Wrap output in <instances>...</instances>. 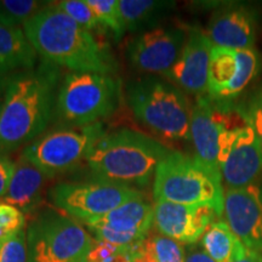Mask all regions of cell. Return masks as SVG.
I'll list each match as a JSON object with an SVG mask.
<instances>
[{
    "label": "cell",
    "instance_id": "1",
    "mask_svg": "<svg viewBox=\"0 0 262 262\" xmlns=\"http://www.w3.org/2000/svg\"><path fill=\"white\" fill-rule=\"evenodd\" d=\"M60 68L41 61L12 74L0 113V150H12L40 136L51 122Z\"/></svg>",
    "mask_w": 262,
    "mask_h": 262
},
{
    "label": "cell",
    "instance_id": "2",
    "mask_svg": "<svg viewBox=\"0 0 262 262\" xmlns=\"http://www.w3.org/2000/svg\"><path fill=\"white\" fill-rule=\"evenodd\" d=\"M24 32L42 60L57 67L104 74L116 68L113 57L93 33L56 4L44 6L24 26Z\"/></svg>",
    "mask_w": 262,
    "mask_h": 262
},
{
    "label": "cell",
    "instance_id": "3",
    "mask_svg": "<svg viewBox=\"0 0 262 262\" xmlns=\"http://www.w3.org/2000/svg\"><path fill=\"white\" fill-rule=\"evenodd\" d=\"M170 152L146 134L119 129L103 134L90 149L86 162L97 180L135 188L148 185Z\"/></svg>",
    "mask_w": 262,
    "mask_h": 262
},
{
    "label": "cell",
    "instance_id": "4",
    "mask_svg": "<svg viewBox=\"0 0 262 262\" xmlns=\"http://www.w3.org/2000/svg\"><path fill=\"white\" fill-rule=\"evenodd\" d=\"M156 202L183 205H210L219 216L224 211L225 189L221 173L212 171L195 157L170 152L155 173Z\"/></svg>",
    "mask_w": 262,
    "mask_h": 262
},
{
    "label": "cell",
    "instance_id": "5",
    "mask_svg": "<svg viewBox=\"0 0 262 262\" xmlns=\"http://www.w3.org/2000/svg\"><path fill=\"white\" fill-rule=\"evenodd\" d=\"M127 103L135 117L157 135L169 140H188L192 107L176 85L158 77L130 81Z\"/></svg>",
    "mask_w": 262,
    "mask_h": 262
},
{
    "label": "cell",
    "instance_id": "6",
    "mask_svg": "<svg viewBox=\"0 0 262 262\" xmlns=\"http://www.w3.org/2000/svg\"><path fill=\"white\" fill-rule=\"evenodd\" d=\"M56 112L64 123L88 126L111 116L120 100V83L111 74L71 72L62 80Z\"/></svg>",
    "mask_w": 262,
    "mask_h": 262
},
{
    "label": "cell",
    "instance_id": "7",
    "mask_svg": "<svg viewBox=\"0 0 262 262\" xmlns=\"http://www.w3.org/2000/svg\"><path fill=\"white\" fill-rule=\"evenodd\" d=\"M94 242L75 220L44 215L28 229V262H85Z\"/></svg>",
    "mask_w": 262,
    "mask_h": 262
},
{
    "label": "cell",
    "instance_id": "8",
    "mask_svg": "<svg viewBox=\"0 0 262 262\" xmlns=\"http://www.w3.org/2000/svg\"><path fill=\"white\" fill-rule=\"evenodd\" d=\"M103 134L100 123L57 130L29 143L22 156L51 179L70 171L84 158L86 159L90 149Z\"/></svg>",
    "mask_w": 262,
    "mask_h": 262
},
{
    "label": "cell",
    "instance_id": "9",
    "mask_svg": "<svg viewBox=\"0 0 262 262\" xmlns=\"http://www.w3.org/2000/svg\"><path fill=\"white\" fill-rule=\"evenodd\" d=\"M142 195V192L136 188L102 180L60 183L50 191L51 202L58 209L86 225Z\"/></svg>",
    "mask_w": 262,
    "mask_h": 262
},
{
    "label": "cell",
    "instance_id": "10",
    "mask_svg": "<svg viewBox=\"0 0 262 262\" xmlns=\"http://www.w3.org/2000/svg\"><path fill=\"white\" fill-rule=\"evenodd\" d=\"M249 125L243 110L233 108L227 102H217L208 95L196 97L191 112L189 135L194 146L195 158L211 169L220 172L219 152L222 134L227 129Z\"/></svg>",
    "mask_w": 262,
    "mask_h": 262
},
{
    "label": "cell",
    "instance_id": "11",
    "mask_svg": "<svg viewBox=\"0 0 262 262\" xmlns=\"http://www.w3.org/2000/svg\"><path fill=\"white\" fill-rule=\"evenodd\" d=\"M219 165L226 189L258 186L262 179V146L250 125L222 134Z\"/></svg>",
    "mask_w": 262,
    "mask_h": 262
},
{
    "label": "cell",
    "instance_id": "12",
    "mask_svg": "<svg viewBox=\"0 0 262 262\" xmlns=\"http://www.w3.org/2000/svg\"><path fill=\"white\" fill-rule=\"evenodd\" d=\"M261 61L255 49L232 50L214 47L208 74V95L217 102L229 103L257 77Z\"/></svg>",
    "mask_w": 262,
    "mask_h": 262
},
{
    "label": "cell",
    "instance_id": "13",
    "mask_svg": "<svg viewBox=\"0 0 262 262\" xmlns=\"http://www.w3.org/2000/svg\"><path fill=\"white\" fill-rule=\"evenodd\" d=\"M187 32L179 27H156L136 35L127 45L133 67L146 73L165 75L171 71L185 47Z\"/></svg>",
    "mask_w": 262,
    "mask_h": 262
},
{
    "label": "cell",
    "instance_id": "14",
    "mask_svg": "<svg viewBox=\"0 0 262 262\" xmlns=\"http://www.w3.org/2000/svg\"><path fill=\"white\" fill-rule=\"evenodd\" d=\"M224 221L249 250L262 253V188L225 189Z\"/></svg>",
    "mask_w": 262,
    "mask_h": 262
},
{
    "label": "cell",
    "instance_id": "15",
    "mask_svg": "<svg viewBox=\"0 0 262 262\" xmlns=\"http://www.w3.org/2000/svg\"><path fill=\"white\" fill-rule=\"evenodd\" d=\"M216 217L220 216L210 205H183L170 202H156L153 205L156 231L181 244L196 243Z\"/></svg>",
    "mask_w": 262,
    "mask_h": 262
},
{
    "label": "cell",
    "instance_id": "16",
    "mask_svg": "<svg viewBox=\"0 0 262 262\" xmlns=\"http://www.w3.org/2000/svg\"><path fill=\"white\" fill-rule=\"evenodd\" d=\"M212 48L214 44L205 32L196 27L189 28L181 55L166 77L186 93L204 96L208 93Z\"/></svg>",
    "mask_w": 262,
    "mask_h": 262
},
{
    "label": "cell",
    "instance_id": "17",
    "mask_svg": "<svg viewBox=\"0 0 262 262\" xmlns=\"http://www.w3.org/2000/svg\"><path fill=\"white\" fill-rule=\"evenodd\" d=\"M257 21L258 14L253 6L226 5L211 16L206 34L214 47L232 50L254 49Z\"/></svg>",
    "mask_w": 262,
    "mask_h": 262
},
{
    "label": "cell",
    "instance_id": "18",
    "mask_svg": "<svg viewBox=\"0 0 262 262\" xmlns=\"http://www.w3.org/2000/svg\"><path fill=\"white\" fill-rule=\"evenodd\" d=\"M88 225L102 226L119 234L136 239L137 242H142L153 226V205L143 195L139 196Z\"/></svg>",
    "mask_w": 262,
    "mask_h": 262
},
{
    "label": "cell",
    "instance_id": "19",
    "mask_svg": "<svg viewBox=\"0 0 262 262\" xmlns=\"http://www.w3.org/2000/svg\"><path fill=\"white\" fill-rule=\"evenodd\" d=\"M48 179L50 178L21 155L15 163L11 182L3 201L24 214L32 211L41 201L42 187Z\"/></svg>",
    "mask_w": 262,
    "mask_h": 262
},
{
    "label": "cell",
    "instance_id": "20",
    "mask_svg": "<svg viewBox=\"0 0 262 262\" xmlns=\"http://www.w3.org/2000/svg\"><path fill=\"white\" fill-rule=\"evenodd\" d=\"M37 55L24 29L0 24V75L32 70L35 67Z\"/></svg>",
    "mask_w": 262,
    "mask_h": 262
},
{
    "label": "cell",
    "instance_id": "21",
    "mask_svg": "<svg viewBox=\"0 0 262 262\" xmlns=\"http://www.w3.org/2000/svg\"><path fill=\"white\" fill-rule=\"evenodd\" d=\"M120 19L125 32L149 31L173 6L158 0H118Z\"/></svg>",
    "mask_w": 262,
    "mask_h": 262
},
{
    "label": "cell",
    "instance_id": "22",
    "mask_svg": "<svg viewBox=\"0 0 262 262\" xmlns=\"http://www.w3.org/2000/svg\"><path fill=\"white\" fill-rule=\"evenodd\" d=\"M201 244L203 250L216 262H233L248 250L225 221L212 222L203 234Z\"/></svg>",
    "mask_w": 262,
    "mask_h": 262
},
{
    "label": "cell",
    "instance_id": "23",
    "mask_svg": "<svg viewBox=\"0 0 262 262\" xmlns=\"http://www.w3.org/2000/svg\"><path fill=\"white\" fill-rule=\"evenodd\" d=\"M139 247L157 262L186 261V249L183 245L163 234L147 235Z\"/></svg>",
    "mask_w": 262,
    "mask_h": 262
},
{
    "label": "cell",
    "instance_id": "24",
    "mask_svg": "<svg viewBox=\"0 0 262 262\" xmlns=\"http://www.w3.org/2000/svg\"><path fill=\"white\" fill-rule=\"evenodd\" d=\"M44 6H47L45 3L35 0H0V24L19 28Z\"/></svg>",
    "mask_w": 262,
    "mask_h": 262
},
{
    "label": "cell",
    "instance_id": "25",
    "mask_svg": "<svg viewBox=\"0 0 262 262\" xmlns=\"http://www.w3.org/2000/svg\"><path fill=\"white\" fill-rule=\"evenodd\" d=\"M62 11L66 12L78 25L91 32H104L106 28L95 15L93 9L86 4L85 0H63L56 3Z\"/></svg>",
    "mask_w": 262,
    "mask_h": 262
},
{
    "label": "cell",
    "instance_id": "26",
    "mask_svg": "<svg viewBox=\"0 0 262 262\" xmlns=\"http://www.w3.org/2000/svg\"><path fill=\"white\" fill-rule=\"evenodd\" d=\"M86 4L93 9L95 15L106 29L113 32L114 38L119 40L123 37L124 31L120 19L118 0H85Z\"/></svg>",
    "mask_w": 262,
    "mask_h": 262
},
{
    "label": "cell",
    "instance_id": "27",
    "mask_svg": "<svg viewBox=\"0 0 262 262\" xmlns=\"http://www.w3.org/2000/svg\"><path fill=\"white\" fill-rule=\"evenodd\" d=\"M25 224L24 212L4 202L0 203V247L10 237L22 231Z\"/></svg>",
    "mask_w": 262,
    "mask_h": 262
},
{
    "label": "cell",
    "instance_id": "28",
    "mask_svg": "<svg viewBox=\"0 0 262 262\" xmlns=\"http://www.w3.org/2000/svg\"><path fill=\"white\" fill-rule=\"evenodd\" d=\"M130 258V250L107 242L95 241L85 262H124Z\"/></svg>",
    "mask_w": 262,
    "mask_h": 262
},
{
    "label": "cell",
    "instance_id": "29",
    "mask_svg": "<svg viewBox=\"0 0 262 262\" xmlns=\"http://www.w3.org/2000/svg\"><path fill=\"white\" fill-rule=\"evenodd\" d=\"M0 262H28L27 238L25 229L10 237L2 244Z\"/></svg>",
    "mask_w": 262,
    "mask_h": 262
},
{
    "label": "cell",
    "instance_id": "30",
    "mask_svg": "<svg viewBox=\"0 0 262 262\" xmlns=\"http://www.w3.org/2000/svg\"><path fill=\"white\" fill-rule=\"evenodd\" d=\"M244 112L262 146V86L251 95L247 108H244Z\"/></svg>",
    "mask_w": 262,
    "mask_h": 262
},
{
    "label": "cell",
    "instance_id": "31",
    "mask_svg": "<svg viewBox=\"0 0 262 262\" xmlns=\"http://www.w3.org/2000/svg\"><path fill=\"white\" fill-rule=\"evenodd\" d=\"M15 163H12L4 155H0V198H4L8 192L12 173H14Z\"/></svg>",
    "mask_w": 262,
    "mask_h": 262
},
{
    "label": "cell",
    "instance_id": "32",
    "mask_svg": "<svg viewBox=\"0 0 262 262\" xmlns=\"http://www.w3.org/2000/svg\"><path fill=\"white\" fill-rule=\"evenodd\" d=\"M185 262H216L203 250V248L191 247L186 251Z\"/></svg>",
    "mask_w": 262,
    "mask_h": 262
},
{
    "label": "cell",
    "instance_id": "33",
    "mask_svg": "<svg viewBox=\"0 0 262 262\" xmlns=\"http://www.w3.org/2000/svg\"><path fill=\"white\" fill-rule=\"evenodd\" d=\"M140 243H141V242H140ZM139 244H136L135 247H134L130 250L131 262H157V261L153 260V258L150 257L148 254L145 253V251H143L142 249L139 247Z\"/></svg>",
    "mask_w": 262,
    "mask_h": 262
},
{
    "label": "cell",
    "instance_id": "34",
    "mask_svg": "<svg viewBox=\"0 0 262 262\" xmlns=\"http://www.w3.org/2000/svg\"><path fill=\"white\" fill-rule=\"evenodd\" d=\"M233 262H262V253H257L254 250H247V253L238 257Z\"/></svg>",
    "mask_w": 262,
    "mask_h": 262
},
{
    "label": "cell",
    "instance_id": "35",
    "mask_svg": "<svg viewBox=\"0 0 262 262\" xmlns=\"http://www.w3.org/2000/svg\"><path fill=\"white\" fill-rule=\"evenodd\" d=\"M2 104H3L2 101H0V113H2Z\"/></svg>",
    "mask_w": 262,
    "mask_h": 262
},
{
    "label": "cell",
    "instance_id": "36",
    "mask_svg": "<svg viewBox=\"0 0 262 262\" xmlns=\"http://www.w3.org/2000/svg\"><path fill=\"white\" fill-rule=\"evenodd\" d=\"M124 262H131V258H129V260H126V261H124Z\"/></svg>",
    "mask_w": 262,
    "mask_h": 262
}]
</instances>
